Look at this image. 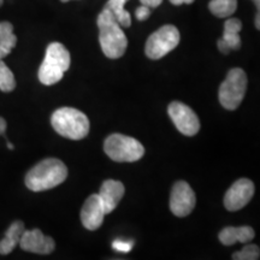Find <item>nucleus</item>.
Segmentation results:
<instances>
[{
    "label": "nucleus",
    "instance_id": "nucleus-10",
    "mask_svg": "<svg viewBox=\"0 0 260 260\" xmlns=\"http://www.w3.org/2000/svg\"><path fill=\"white\" fill-rule=\"evenodd\" d=\"M254 183L248 178H240L224 195V206L230 212L243 209L254 195Z\"/></svg>",
    "mask_w": 260,
    "mask_h": 260
},
{
    "label": "nucleus",
    "instance_id": "nucleus-24",
    "mask_svg": "<svg viewBox=\"0 0 260 260\" xmlns=\"http://www.w3.org/2000/svg\"><path fill=\"white\" fill-rule=\"evenodd\" d=\"M135 16L139 21H146L151 16V8L146 5H141L140 8L136 9Z\"/></svg>",
    "mask_w": 260,
    "mask_h": 260
},
{
    "label": "nucleus",
    "instance_id": "nucleus-26",
    "mask_svg": "<svg viewBox=\"0 0 260 260\" xmlns=\"http://www.w3.org/2000/svg\"><path fill=\"white\" fill-rule=\"evenodd\" d=\"M217 46H218V50L224 54H228L230 52V48L228 47L226 42L223 40V39H219L218 42H217Z\"/></svg>",
    "mask_w": 260,
    "mask_h": 260
},
{
    "label": "nucleus",
    "instance_id": "nucleus-5",
    "mask_svg": "<svg viewBox=\"0 0 260 260\" xmlns=\"http://www.w3.org/2000/svg\"><path fill=\"white\" fill-rule=\"evenodd\" d=\"M104 151L112 160L118 162L138 161L145 154L141 142L123 134L110 135L104 142Z\"/></svg>",
    "mask_w": 260,
    "mask_h": 260
},
{
    "label": "nucleus",
    "instance_id": "nucleus-27",
    "mask_svg": "<svg viewBox=\"0 0 260 260\" xmlns=\"http://www.w3.org/2000/svg\"><path fill=\"white\" fill-rule=\"evenodd\" d=\"M172 5H182V4H193L194 0H169Z\"/></svg>",
    "mask_w": 260,
    "mask_h": 260
},
{
    "label": "nucleus",
    "instance_id": "nucleus-32",
    "mask_svg": "<svg viewBox=\"0 0 260 260\" xmlns=\"http://www.w3.org/2000/svg\"><path fill=\"white\" fill-rule=\"evenodd\" d=\"M60 2H63V3H68V2H70V0H60Z\"/></svg>",
    "mask_w": 260,
    "mask_h": 260
},
{
    "label": "nucleus",
    "instance_id": "nucleus-25",
    "mask_svg": "<svg viewBox=\"0 0 260 260\" xmlns=\"http://www.w3.org/2000/svg\"><path fill=\"white\" fill-rule=\"evenodd\" d=\"M142 5L148 6V8H158L161 4L162 0H140Z\"/></svg>",
    "mask_w": 260,
    "mask_h": 260
},
{
    "label": "nucleus",
    "instance_id": "nucleus-29",
    "mask_svg": "<svg viewBox=\"0 0 260 260\" xmlns=\"http://www.w3.org/2000/svg\"><path fill=\"white\" fill-rule=\"evenodd\" d=\"M255 27L256 29H260V12L258 11V14H256V17H255Z\"/></svg>",
    "mask_w": 260,
    "mask_h": 260
},
{
    "label": "nucleus",
    "instance_id": "nucleus-21",
    "mask_svg": "<svg viewBox=\"0 0 260 260\" xmlns=\"http://www.w3.org/2000/svg\"><path fill=\"white\" fill-rule=\"evenodd\" d=\"M222 39L226 42L230 51L240 50L241 47V38H240L239 32H224Z\"/></svg>",
    "mask_w": 260,
    "mask_h": 260
},
{
    "label": "nucleus",
    "instance_id": "nucleus-7",
    "mask_svg": "<svg viewBox=\"0 0 260 260\" xmlns=\"http://www.w3.org/2000/svg\"><path fill=\"white\" fill-rule=\"evenodd\" d=\"M180 31L175 25H162L157 31H154L146 42V56L153 60L160 59L167 56L169 52L176 48L180 44Z\"/></svg>",
    "mask_w": 260,
    "mask_h": 260
},
{
    "label": "nucleus",
    "instance_id": "nucleus-18",
    "mask_svg": "<svg viewBox=\"0 0 260 260\" xmlns=\"http://www.w3.org/2000/svg\"><path fill=\"white\" fill-rule=\"evenodd\" d=\"M209 9L216 17H230L236 11L237 0H211Z\"/></svg>",
    "mask_w": 260,
    "mask_h": 260
},
{
    "label": "nucleus",
    "instance_id": "nucleus-23",
    "mask_svg": "<svg viewBox=\"0 0 260 260\" xmlns=\"http://www.w3.org/2000/svg\"><path fill=\"white\" fill-rule=\"evenodd\" d=\"M112 247H113V249H116V251H118V252L128 253L132 251L133 242L123 241V240H116V241H113Z\"/></svg>",
    "mask_w": 260,
    "mask_h": 260
},
{
    "label": "nucleus",
    "instance_id": "nucleus-12",
    "mask_svg": "<svg viewBox=\"0 0 260 260\" xmlns=\"http://www.w3.org/2000/svg\"><path fill=\"white\" fill-rule=\"evenodd\" d=\"M106 213L99 194H92L84 201L81 210V222L88 230H96L102 226Z\"/></svg>",
    "mask_w": 260,
    "mask_h": 260
},
{
    "label": "nucleus",
    "instance_id": "nucleus-15",
    "mask_svg": "<svg viewBox=\"0 0 260 260\" xmlns=\"http://www.w3.org/2000/svg\"><path fill=\"white\" fill-rule=\"evenodd\" d=\"M25 230L24 223L21 220H16L6 230L4 239L0 241V254H10L15 249V247L19 243L21 236Z\"/></svg>",
    "mask_w": 260,
    "mask_h": 260
},
{
    "label": "nucleus",
    "instance_id": "nucleus-1",
    "mask_svg": "<svg viewBox=\"0 0 260 260\" xmlns=\"http://www.w3.org/2000/svg\"><path fill=\"white\" fill-rule=\"evenodd\" d=\"M98 28L100 47L104 54L110 59L123 57L128 47V39L109 9L104 8L98 16Z\"/></svg>",
    "mask_w": 260,
    "mask_h": 260
},
{
    "label": "nucleus",
    "instance_id": "nucleus-8",
    "mask_svg": "<svg viewBox=\"0 0 260 260\" xmlns=\"http://www.w3.org/2000/svg\"><path fill=\"white\" fill-rule=\"evenodd\" d=\"M168 113L177 130L186 136H194L200 130V121L197 113L180 102H172L168 107Z\"/></svg>",
    "mask_w": 260,
    "mask_h": 260
},
{
    "label": "nucleus",
    "instance_id": "nucleus-19",
    "mask_svg": "<svg viewBox=\"0 0 260 260\" xmlns=\"http://www.w3.org/2000/svg\"><path fill=\"white\" fill-rule=\"evenodd\" d=\"M16 88V80L14 73L9 69L3 59H0V90L9 93Z\"/></svg>",
    "mask_w": 260,
    "mask_h": 260
},
{
    "label": "nucleus",
    "instance_id": "nucleus-30",
    "mask_svg": "<svg viewBox=\"0 0 260 260\" xmlns=\"http://www.w3.org/2000/svg\"><path fill=\"white\" fill-rule=\"evenodd\" d=\"M252 2L254 3L255 6H256V9H258V11H259V9H260V0H252Z\"/></svg>",
    "mask_w": 260,
    "mask_h": 260
},
{
    "label": "nucleus",
    "instance_id": "nucleus-3",
    "mask_svg": "<svg viewBox=\"0 0 260 260\" xmlns=\"http://www.w3.org/2000/svg\"><path fill=\"white\" fill-rule=\"evenodd\" d=\"M70 53L60 42L48 45L45 59L39 69V80L45 86L56 84L63 79L64 73L70 67Z\"/></svg>",
    "mask_w": 260,
    "mask_h": 260
},
{
    "label": "nucleus",
    "instance_id": "nucleus-16",
    "mask_svg": "<svg viewBox=\"0 0 260 260\" xmlns=\"http://www.w3.org/2000/svg\"><path fill=\"white\" fill-rule=\"evenodd\" d=\"M16 44L17 37L14 34V25L10 22H0V59L9 56Z\"/></svg>",
    "mask_w": 260,
    "mask_h": 260
},
{
    "label": "nucleus",
    "instance_id": "nucleus-4",
    "mask_svg": "<svg viewBox=\"0 0 260 260\" xmlns=\"http://www.w3.org/2000/svg\"><path fill=\"white\" fill-rule=\"evenodd\" d=\"M51 124L58 134L70 140H82L89 133V119L73 107H61L53 112Z\"/></svg>",
    "mask_w": 260,
    "mask_h": 260
},
{
    "label": "nucleus",
    "instance_id": "nucleus-17",
    "mask_svg": "<svg viewBox=\"0 0 260 260\" xmlns=\"http://www.w3.org/2000/svg\"><path fill=\"white\" fill-rule=\"evenodd\" d=\"M128 0H109L105 8L109 9L115 16L116 21L123 28H129L132 25V17L130 14L124 9L125 3Z\"/></svg>",
    "mask_w": 260,
    "mask_h": 260
},
{
    "label": "nucleus",
    "instance_id": "nucleus-14",
    "mask_svg": "<svg viewBox=\"0 0 260 260\" xmlns=\"http://www.w3.org/2000/svg\"><path fill=\"white\" fill-rule=\"evenodd\" d=\"M255 233L253 228L245 226H226L219 233V241L224 246H232L236 242L248 243L254 239Z\"/></svg>",
    "mask_w": 260,
    "mask_h": 260
},
{
    "label": "nucleus",
    "instance_id": "nucleus-33",
    "mask_svg": "<svg viewBox=\"0 0 260 260\" xmlns=\"http://www.w3.org/2000/svg\"><path fill=\"white\" fill-rule=\"evenodd\" d=\"M3 3H4V0H0V6L3 5Z\"/></svg>",
    "mask_w": 260,
    "mask_h": 260
},
{
    "label": "nucleus",
    "instance_id": "nucleus-2",
    "mask_svg": "<svg viewBox=\"0 0 260 260\" xmlns=\"http://www.w3.org/2000/svg\"><path fill=\"white\" fill-rule=\"evenodd\" d=\"M67 177V165L57 158H47L29 170L25 176V186L32 191H44L59 186Z\"/></svg>",
    "mask_w": 260,
    "mask_h": 260
},
{
    "label": "nucleus",
    "instance_id": "nucleus-6",
    "mask_svg": "<svg viewBox=\"0 0 260 260\" xmlns=\"http://www.w3.org/2000/svg\"><path fill=\"white\" fill-rule=\"evenodd\" d=\"M247 90L246 73L240 68H235L228 73L226 79L219 87V103L224 109L233 111L242 103Z\"/></svg>",
    "mask_w": 260,
    "mask_h": 260
},
{
    "label": "nucleus",
    "instance_id": "nucleus-31",
    "mask_svg": "<svg viewBox=\"0 0 260 260\" xmlns=\"http://www.w3.org/2000/svg\"><path fill=\"white\" fill-rule=\"evenodd\" d=\"M8 147H9L10 149H14V145L10 144V142H8Z\"/></svg>",
    "mask_w": 260,
    "mask_h": 260
},
{
    "label": "nucleus",
    "instance_id": "nucleus-20",
    "mask_svg": "<svg viewBox=\"0 0 260 260\" xmlns=\"http://www.w3.org/2000/svg\"><path fill=\"white\" fill-rule=\"evenodd\" d=\"M259 247L255 245H247L241 251L234 253V260H256L259 259Z\"/></svg>",
    "mask_w": 260,
    "mask_h": 260
},
{
    "label": "nucleus",
    "instance_id": "nucleus-9",
    "mask_svg": "<svg viewBox=\"0 0 260 260\" xmlns=\"http://www.w3.org/2000/svg\"><path fill=\"white\" fill-rule=\"evenodd\" d=\"M197 197L187 182L178 181L174 184L170 195V210L176 217H186L194 210Z\"/></svg>",
    "mask_w": 260,
    "mask_h": 260
},
{
    "label": "nucleus",
    "instance_id": "nucleus-13",
    "mask_svg": "<svg viewBox=\"0 0 260 260\" xmlns=\"http://www.w3.org/2000/svg\"><path fill=\"white\" fill-rule=\"evenodd\" d=\"M124 184L119 181L115 180H106L102 184L100 188L99 197L104 204V209H105V213H111L113 210L116 209L117 205L124 197Z\"/></svg>",
    "mask_w": 260,
    "mask_h": 260
},
{
    "label": "nucleus",
    "instance_id": "nucleus-28",
    "mask_svg": "<svg viewBox=\"0 0 260 260\" xmlns=\"http://www.w3.org/2000/svg\"><path fill=\"white\" fill-rule=\"evenodd\" d=\"M6 126H8V124H6V121L3 117H0V135H3L5 133L6 130Z\"/></svg>",
    "mask_w": 260,
    "mask_h": 260
},
{
    "label": "nucleus",
    "instance_id": "nucleus-22",
    "mask_svg": "<svg viewBox=\"0 0 260 260\" xmlns=\"http://www.w3.org/2000/svg\"><path fill=\"white\" fill-rule=\"evenodd\" d=\"M242 29V22L239 18H229L224 23V32H240Z\"/></svg>",
    "mask_w": 260,
    "mask_h": 260
},
{
    "label": "nucleus",
    "instance_id": "nucleus-11",
    "mask_svg": "<svg viewBox=\"0 0 260 260\" xmlns=\"http://www.w3.org/2000/svg\"><path fill=\"white\" fill-rule=\"evenodd\" d=\"M18 245L23 251L37 253V254H50L56 248L54 240L50 236L44 235L40 229L24 230Z\"/></svg>",
    "mask_w": 260,
    "mask_h": 260
}]
</instances>
